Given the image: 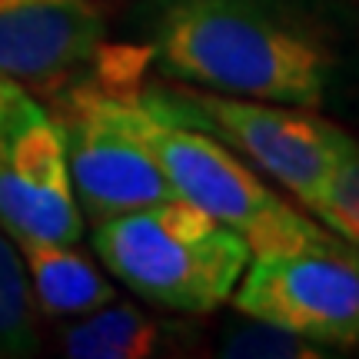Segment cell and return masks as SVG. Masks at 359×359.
<instances>
[{"instance_id": "52a82bcc", "label": "cell", "mask_w": 359, "mask_h": 359, "mask_svg": "<svg viewBox=\"0 0 359 359\" xmlns=\"http://www.w3.org/2000/svg\"><path fill=\"white\" fill-rule=\"evenodd\" d=\"M0 226L17 243H80L83 210L57 120L30 90L0 80Z\"/></svg>"}, {"instance_id": "30bf717a", "label": "cell", "mask_w": 359, "mask_h": 359, "mask_svg": "<svg viewBox=\"0 0 359 359\" xmlns=\"http://www.w3.org/2000/svg\"><path fill=\"white\" fill-rule=\"evenodd\" d=\"M160 346V326L130 303H103L64 330V353L74 359H143Z\"/></svg>"}, {"instance_id": "8fae6325", "label": "cell", "mask_w": 359, "mask_h": 359, "mask_svg": "<svg viewBox=\"0 0 359 359\" xmlns=\"http://www.w3.org/2000/svg\"><path fill=\"white\" fill-rule=\"evenodd\" d=\"M40 346L37 303L20 246L0 226V359L34 356Z\"/></svg>"}, {"instance_id": "9c48e42d", "label": "cell", "mask_w": 359, "mask_h": 359, "mask_svg": "<svg viewBox=\"0 0 359 359\" xmlns=\"http://www.w3.org/2000/svg\"><path fill=\"white\" fill-rule=\"evenodd\" d=\"M17 246H20L27 276H30V293H34L37 313L43 316L50 320L83 316L116 296L114 283L103 276L87 253H80L77 243L30 240V243Z\"/></svg>"}, {"instance_id": "277c9868", "label": "cell", "mask_w": 359, "mask_h": 359, "mask_svg": "<svg viewBox=\"0 0 359 359\" xmlns=\"http://www.w3.org/2000/svg\"><path fill=\"white\" fill-rule=\"evenodd\" d=\"M143 107L167 123L200 130L246 160L303 206L359 150V140L313 107L266 103L187 83H143Z\"/></svg>"}, {"instance_id": "7c38bea8", "label": "cell", "mask_w": 359, "mask_h": 359, "mask_svg": "<svg viewBox=\"0 0 359 359\" xmlns=\"http://www.w3.org/2000/svg\"><path fill=\"white\" fill-rule=\"evenodd\" d=\"M303 210L320 219L326 230H333L339 240L359 246V150L336 170L323 190L309 196Z\"/></svg>"}, {"instance_id": "ba28073f", "label": "cell", "mask_w": 359, "mask_h": 359, "mask_svg": "<svg viewBox=\"0 0 359 359\" xmlns=\"http://www.w3.org/2000/svg\"><path fill=\"white\" fill-rule=\"evenodd\" d=\"M107 43L93 0H0V80L53 93Z\"/></svg>"}, {"instance_id": "4fadbf2b", "label": "cell", "mask_w": 359, "mask_h": 359, "mask_svg": "<svg viewBox=\"0 0 359 359\" xmlns=\"http://www.w3.org/2000/svg\"><path fill=\"white\" fill-rule=\"evenodd\" d=\"M223 353H233V356H320L323 349L293 333H286V330H276L269 323L246 316L243 326L226 336Z\"/></svg>"}, {"instance_id": "8992f818", "label": "cell", "mask_w": 359, "mask_h": 359, "mask_svg": "<svg viewBox=\"0 0 359 359\" xmlns=\"http://www.w3.org/2000/svg\"><path fill=\"white\" fill-rule=\"evenodd\" d=\"M230 303L313 346H359V246L336 236L299 253L250 257Z\"/></svg>"}, {"instance_id": "5b68a950", "label": "cell", "mask_w": 359, "mask_h": 359, "mask_svg": "<svg viewBox=\"0 0 359 359\" xmlns=\"http://www.w3.org/2000/svg\"><path fill=\"white\" fill-rule=\"evenodd\" d=\"M133 127L180 200L200 206L223 226L240 233L253 257L299 253L336 240L303 206L290 203L246 160L200 130L167 123L137 103Z\"/></svg>"}, {"instance_id": "6da1fadb", "label": "cell", "mask_w": 359, "mask_h": 359, "mask_svg": "<svg viewBox=\"0 0 359 359\" xmlns=\"http://www.w3.org/2000/svg\"><path fill=\"white\" fill-rule=\"evenodd\" d=\"M147 50L163 80L313 110L339 74L313 0H154Z\"/></svg>"}, {"instance_id": "7a4b0ae2", "label": "cell", "mask_w": 359, "mask_h": 359, "mask_svg": "<svg viewBox=\"0 0 359 359\" xmlns=\"http://www.w3.org/2000/svg\"><path fill=\"white\" fill-rule=\"evenodd\" d=\"M150 67L147 43H103L90 67L50 93V116L64 137L74 193L93 223L177 196L133 127Z\"/></svg>"}, {"instance_id": "3957f363", "label": "cell", "mask_w": 359, "mask_h": 359, "mask_svg": "<svg viewBox=\"0 0 359 359\" xmlns=\"http://www.w3.org/2000/svg\"><path fill=\"white\" fill-rule=\"evenodd\" d=\"M93 250L140 299L187 316L226 306L253 257L240 233L180 196L93 223Z\"/></svg>"}]
</instances>
